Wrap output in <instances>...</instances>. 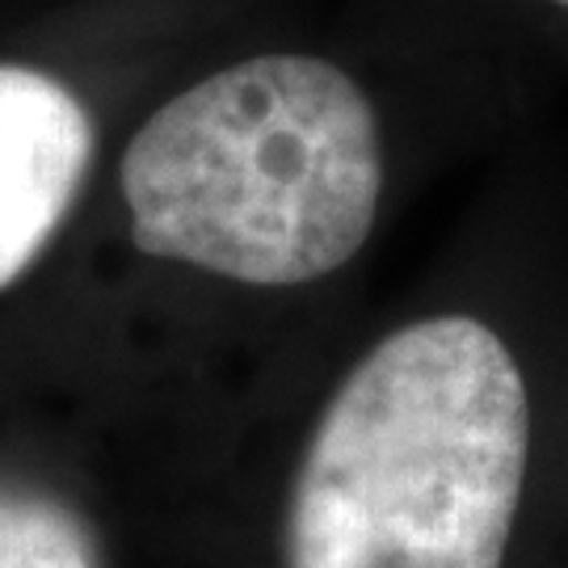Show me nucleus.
Returning a JSON list of instances; mask_svg holds the SVG:
<instances>
[{
	"label": "nucleus",
	"mask_w": 568,
	"mask_h": 568,
	"mask_svg": "<svg viewBox=\"0 0 568 568\" xmlns=\"http://www.w3.org/2000/svg\"><path fill=\"white\" fill-rule=\"evenodd\" d=\"M530 459L527 379L471 316L396 328L312 429L286 568H501Z\"/></svg>",
	"instance_id": "2"
},
{
	"label": "nucleus",
	"mask_w": 568,
	"mask_h": 568,
	"mask_svg": "<svg viewBox=\"0 0 568 568\" xmlns=\"http://www.w3.org/2000/svg\"><path fill=\"white\" fill-rule=\"evenodd\" d=\"M384 199L366 89L307 51H257L152 105L119 156L131 244L244 286H307L358 257Z\"/></svg>",
	"instance_id": "1"
},
{
	"label": "nucleus",
	"mask_w": 568,
	"mask_h": 568,
	"mask_svg": "<svg viewBox=\"0 0 568 568\" xmlns=\"http://www.w3.org/2000/svg\"><path fill=\"white\" fill-rule=\"evenodd\" d=\"M551 4H560V9H568V0H551Z\"/></svg>",
	"instance_id": "5"
},
{
	"label": "nucleus",
	"mask_w": 568,
	"mask_h": 568,
	"mask_svg": "<svg viewBox=\"0 0 568 568\" xmlns=\"http://www.w3.org/2000/svg\"><path fill=\"white\" fill-rule=\"evenodd\" d=\"M93 161L98 119L81 89L39 60L0 55V291L72 220Z\"/></svg>",
	"instance_id": "3"
},
{
	"label": "nucleus",
	"mask_w": 568,
	"mask_h": 568,
	"mask_svg": "<svg viewBox=\"0 0 568 568\" xmlns=\"http://www.w3.org/2000/svg\"><path fill=\"white\" fill-rule=\"evenodd\" d=\"M0 568H102V560L72 509L0 493Z\"/></svg>",
	"instance_id": "4"
}]
</instances>
